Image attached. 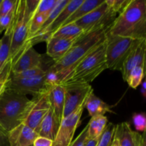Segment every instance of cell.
Returning a JSON list of instances; mask_svg holds the SVG:
<instances>
[{
  "instance_id": "cell-1",
  "label": "cell",
  "mask_w": 146,
  "mask_h": 146,
  "mask_svg": "<svg viewBox=\"0 0 146 146\" xmlns=\"http://www.w3.org/2000/svg\"><path fill=\"white\" fill-rule=\"evenodd\" d=\"M110 27L100 29L84 34L74 43L64 57L54 61L47 70L58 73L61 78V84L81 60L106 41Z\"/></svg>"
},
{
  "instance_id": "cell-2",
  "label": "cell",
  "mask_w": 146,
  "mask_h": 146,
  "mask_svg": "<svg viewBox=\"0 0 146 146\" xmlns=\"http://www.w3.org/2000/svg\"><path fill=\"white\" fill-rule=\"evenodd\" d=\"M107 34L135 40L145 39L146 0H131Z\"/></svg>"
},
{
  "instance_id": "cell-3",
  "label": "cell",
  "mask_w": 146,
  "mask_h": 146,
  "mask_svg": "<svg viewBox=\"0 0 146 146\" xmlns=\"http://www.w3.org/2000/svg\"><path fill=\"white\" fill-rule=\"evenodd\" d=\"M39 0H18L11 27L10 58L11 64L29 46L27 44L31 17L37 8Z\"/></svg>"
},
{
  "instance_id": "cell-4",
  "label": "cell",
  "mask_w": 146,
  "mask_h": 146,
  "mask_svg": "<svg viewBox=\"0 0 146 146\" xmlns=\"http://www.w3.org/2000/svg\"><path fill=\"white\" fill-rule=\"evenodd\" d=\"M31 104L26 95L5 89L0 96V125L9 133L23 123Z\"/></svg>"
},
{
  "instance_id": "cell-5",
  "label": "cell",
  "mask_w": 146,
  "mask_h": 146,
  "mask_svg": "<svg viewBox=\"0 0 146 146\" xmlns=\"http://www.w3.org/2000/svg\"><path fill=\"white\" fill-rule=\"evenodd\" d=\"M107 68L105 41L81 60L64 78L61 85L75 84H90V83L92 82Z\"/></svg>"
},
{
  "instance_id": "cell-6",
  "label": "cell",
  "mask_w": 146,
  "mask_h": 146,
  "mask_svg": "<svg viewBox=\"0 0 146 146\" xmlns=\"http://www.w3.org/2000/svg\"><path fill=\"white\" fill-rule=\"evenodd\" d=\"M141 41L107 34L106 59L108 69L121 71L130 53Z\"/></svg>"
},
{
  "instance_id": "cell-7",
  "label": "cell",
  "mask_w": 146,
  "mask_h": 146,
  "mask_svg": "<svg viewBox=\"0 0 146 146\" xmlns=\"http://www.w3.org/2000/svg\"><path fill=\"white\" fill-rule=\"evenodd\" d=\"M117 17V14L106 3V1L75 24L84 29L85 34L111 27Z\"/></svg>"
},
{
  "instance_id": "cell-8",
  "label": "cell",
  "mask_w": 146,
  "mask_h": 146,
  "mask_svg": "<svg viewBox=\"0 0 146 146\" xmlns=\"http://www.w3.org/2000/svg\"><path fill=\"white\" fill-rule=\"evenodd\" d=\"M65 90L63 118L74 112L87 100L91 92L92 87L88 84H64L62 85Z\"/></svg>"
},
{
  "instance_id": "cell-9",
  "label": "cell",
  "mask_w": 146,
  "mask_h": 146,
  "mask_svg": "<svg viewBox=\"0 0 146 146\" xmlns=\"http://www.w3.org/2000/svg\"><path fill=\"white\" fill-rule=\"evenodd\" d=\"M49 86L47 85L45 75L31 78H15L10 76L7 81L6 89L19 94H31L34 97L48 91Z\"/></svg>"
},
{
  "instance_id": "cell-10",
  "label": "cell",
  "mask_w": 146,
  "mask_h": 146,
  "mask_svg": "<svg viewBox=\"0 0 146 146\" xmlns=\"http://www.w3.org/2000/svg\"><path fill=\"white\" fill-rule=\"evenodd\" d=\"M86 101L70 115L63 118L53 145H70L73 141V137L76 130L78 126L83 111L85 108Z\"/></svg>"
},
{
  "instance_id": "cell-11",
  "label": "cell",
  "mask_w": 146,
  "mask_h": 146,
  "mask_svg": "<svg viewBox=\"0 0 146 146\" xmlns=\"http://www.w3.org/2000/svg\"><path fill=\"white\" fill-rule=\"evenodd\" d=\"M84 0H70L66 6L63 9L62 11L59 13L56 19L52 22V24L47 27L42 32L36 34L34 36L31 37L28 41V45L34 46L41 41H46L50 36L55 32L56 30L61 28L64 25L66 21L73 14V13L80 7L83 3Z\"/></svg>"
},
{
  "instance_id": "cell-12",
  "label": "cell",
  "mask_w": 146,
  "mask_h": 146,
  "mask_svg": "<svg viewBox=\"0 0 146 146\" xmlns=\"http://www.w3.org/2000/svg\"><path fill=\"white\" fill-rule=\"evenodd\" d=\"M48 91L32 99L30 109L23 123L27 125L38 133L40 125L44 117L51 108L48 97Z\"/></svg>"
},
{
  "instance_id": "cell-13",
  "label": "cell",
  "mask_w": 146,
  "mask_h": 146,
  "mask_svg": "<svg viewBox=\"0 0 146 146\" xmlns=\"http://www.w3.org/2000/svg\"><path fill=\"white\" fill-rule=\"evenodd\" d=\"M42 56L32 46H29L11 64V73L16 74L42 67Z\"/></svg>"
},
{
  "instance_id": "cell-14",
  "label": "cell",
  "mask_w": 146,
  "mask_h": 146,
  "mask_svg": "<svg viewBox=\"0 0 146 146\" xmlns=\"http://www.w3.org/2000/svg\"><path fill=\"white\" fill-rule=\"evenodd\" d=\"M146 61V38L143 39L132 50L124 62L121 72L124 81L129 74L130 71L137 66L145 68Z\"/></svg>"
},
{
  "instance_id": "cell-15",
  "label": "cell",
  "mask_w": 146,
  "mask_h": 146,
  "mask_svg": "<svg viewBox=\"0 0 146 146\" xmlns=\"http://www.w3.org/2000/svg\"><path fill=\"white\" fill-rule=\"evenodd\" d=\"M11 24L9 28L5 31L3 37L0 39V78L2 79H8L11 74V60L10 58V46L12 34Z\"/></svg>"
},
{
  "instance_id": "cell-16",
  "label": "cell",
  "mask_w": 146,
  "mask_h": 146,
  "mask_svg": "<svg viewBox=\"0 0 146 146\" xmlns=\"http://www.w3.org/2000/svg\"><path fill=\"white\" fill-rule=\"evenodd\" d=\"M38 136L35 131L21 123L8 133V141L10 146H29Z\"/></svg>"
},
{
  "instance_id": "cell-17",
  "label": "cell",
  "mask_w": 146,
  "mask_h": 146,
  "mask_svg": "<svg viewBox=\"0 0 146 146\" xmlns=\"http://www.w3.org/2000/svg\"><path fill=\"white\" fill-rule=\"evenodd\" d=\"M77 40L50 37L46 41V54L54 61L64 57Z\"/></svg>"
},
{
  "instance_id": "cell-18",
  "label": "cell",
  "mask_w": 146,
  "mask_h": 146,
  "mask_svg": "<svg viewBox=\"0 0 146 146\" xmlns=\"http://www.w3.org/2000/svg\"><path fill=\"white\" fill-rule=\"evenodd\" d=\"M113 138L118 141L120 146H140L141 135L133 131L128 122H123L115 125Z\"/></svg>"
},
{
  "instance_id": "cell-19",
  "label": "cell",
  "mask_w": 146,
  "mask_h": 146,
  "mask_svg": "<svg viewBox=\"0 0 146 146\" xmlns=\"http://www.w3.org/2000/svg\"><path fill=\"white\" fill-rule=\"evenodd\" d=\"M48 97L51 108L61 123L63 119L65 101V90L64 86L61 84L50 86L48 91Z\"/></svg>"
},
{
  "instance_id": "cell-20",
  "label": "cell",
  "mask_w": 146,
  "mask_h": 146,
  "mask_svg": "<svg viewBox=\"0 0 146 146\" xmlns=\"http://www.w3.org/2000/svg\"><path fill=\"white\" fill-rule=\"evenodd\" d=\"M60 123L54 115L52 109L50 108L44 117L38 129V136L44 137L54 141L58 133Z\"/></svg>"
},
{
  "instance_id": "cell-21",
  "label": "cell",
  "mask_w": 146,
  "mask_h": 146,
  "mask_svg": "<svg viewBox=\"0 0 146 146\" xmlns=\"http://www.w3.org/2000/svg\"><path fill=\"white\" fill-rule=\"evenodd\" d=\"M85 108H86L91 118L97 115H104L107 112H112L111 106L94 94L91 93L86 101Z\"/></svg>"
},
{
  "instance_id": "cell-22",
  "label": "cell",
  "mask_w": 146,
  "mask_h": 146,
  "mask_svg": "<svg viewBox=\"0 0 146 146\" xmlns=\"http://www.w3.org/2000/svg\"><path fill=\"white\" fill-rule=\"evenodd\" d=\"M85 31L82 28L76 24L75 23L66 24V25L62 26L61 28L53 33L50 37L53 38H66V39H74L78 40L81 36L84 35Z\"/></svg>"
},
{
  "instance_id": "cell-23",
  "label": "cell",
  "mask_w": 146,
  "mask_h": 146,
  "mask_svg": "<svg viewBox=\"0 0 146 146\" xmlns=\"http://www.w3.org/2000/svg\"><path fill=\"white\" fill-rule=\"evenodd\" d=\"M105 0H84L80 7L73 13L72 15L66 21L64 25L75 23L78 20L81 19L91 11L95 9L100 4H102Z\"/></svg>"
},
{
  "instance_id": "cell-24",
  "label": "cell",
  "mask_w": 146,
  "mask_h": 146,
  "mask_svg": "<svg viewBox=\"0 0 146 146\" xmlns=\"http://www.w3.org/2000/svg\"><path fill=\"white\" fill-rule=\"evenodd\" d=\"M108 124V118L105 115L92 117L88 123L87 137L88 139L99 138Z\"/></svg>"
},
{
  "instance_id": "cell-25",
  "label": "cell",
  "mask_w": 146,
  "mask_h": 146,
  "mask_svg": "<svg viewBox=\"0 0 146 146\" xmlns=\"http://www.w3.org/2000/svg\"><path fill=\"white\" fill-rule=\"evenodd\" d=\"M144 68L143 67L137 66L133 68L130 71L128 77L126 78V82L130 87L133 88H136L144 78Z\"/></svg>"
},
{
  "instance_id": "cell-26",
  "label": "cell",
  "mask_w": 146,
  "mask_h": 146,
  "mask_svg": "<svg viewBox=\"0 0 146 146\" xmlns=\"http://www.w3.org/2000/svg\"><path fill=\"white\" fill-rule=\"evenodd\" d=\"M48 16V15H45V14L34 13L30 21L28 41L41 29Z\"/></svg>"
},
{
  "instance_id": "cell-27",
  "label": "cell",
  "mask_w": 146,
  "mask_h": 146,
  "mask_svg": "<svg viewBox=\"0 0 146 146\" xmlns=\"http://www.w3.org/2000/svg\"><path fill=\"white\" fill-rule=\"evenodd\" d=\"M115 131V125L112 123L107 124L105 130L99 138L97 146H110L113 140L114 133Z\"/></svg>"
},
{
  "instance_id": "cell-28",
  "label": "cell",
  "mask_w": 146,
  "mask_h": 146,
  "mask_svg": "<svg viewBox=\"0 0 146 146\" xmlns=\"http://www.w3.org/2000/svg\"><path fill=\"white\" fill-rule=\"evenodd\" d=\"M46 74V70L43 67L34 68V69L27 70L22 72L16 73V74H10V76L15 78H31L35 77L41 76Z\"/></svg>"
},
{
  "instance_id": "cell-29",
  "label": "cell",
  "mask_w": 146,
  "mask_h": 146,
  "mask_svg": "<svg viewBox=\"0 0 146 146\" xmlns=\"http://www.w3.org/2000/svg\"><path fill=\"white\" fill-rule=\"evenodd\" d=\"M58 0H39L37 8L34 13L48 15L56 5Z\"/></svg>"
},
{
  "instance_id": "cell-30",
  "label": "cell",
  "mask_w": 146,
  "mask_h": 146,
  "mask_svg": "<svg viewBox=\"0 0 146 146\" xmlns=\"http://www.w3.org/2000/svg\"><path fill=\"white\" fill-rule=\"evenodd\" d=\"M106 3L115 11L120 14L130 3L131 0H105Z\"/></svg>"
},
{
  "instance_id": "cell-31",
  "label": "cell",
  "mask_w": 146,
  "mask_h": 146,
  "mask_svg": "<svg viewBox=\"0 0 146 146\" xmlns=\"http://www.w3.org/2000/svg\"><path fill=\"white\" fill-rule=\"evenodd\" d=\"M18 0H2L0 5V17L8 14L16 9Z\"/></svg>"
},
{
  "instance_id": "cell-32",
  "label": "cell",
  "mask_w": 146,
  "mask_h": 146,
  "mask_svg": "<svg viewBox=\"0 0 146 146\" xmlns=\"http://www.w3.org/2000/svg\"><path fill=\"white\" fill-rule=\"evenodd\" d=\"M133 121L135 129L143 132L146 129V115L144 113H135L133 115Z\"/></svg>"
},
{
  "instance_id": "cell-33",
  "label": "cell",
  "mask_w": 146,
  "mask_h": 146,
  "mask_svg": "<svg viewBox=\"0 0 146 146\" xmlns=\"http://www.w3.org/2000/svg\"><path fill=\"white\" fill-rule=\"evenodd\" d=\"M14 14L15 10L9 14L0 17V34H1L4 31H7L9 28L14 20Z\"/></svg>"
},
{
  "instance_id": "cell-34",
  "label": "cell",
  "mask_w": 146,
  "mask_h": 146,
  "mask_svg": "<svg viewBox=\"0 0 146 146\" xmlns=\"http://www.w3.org/2000/svg\"><path fill=\"white\" fill-rule=\"evenodd\" d=\"M87 131H88V125L83 129L81 133L78 135L74 141L71 142L69 146H84L86 143L88 141V137H87Z\"/></svg>"
},
{
  "instance_id": "cell-35",
  "label": "cell",
  "mask_w": 146,
  "mask_h": 146,
  "mask_svg": "<svg viewBox=\"0 0 146 146\" xmlns=\"http://www.w3.org/2000/svg\"><path fill=\"white\" fill-rule=\"evenodd\" d=\"M54 141L44 137L38 136L34 141V146H53Z\"/></svg>"
},
{
  "instance_id": "cell-36",
  "label": "cell",
  "mask_w": 146,
  "mask_h": 146,
  "mask_svg": "<svg viewBox=\"0 0 146 146\" xmlns=\"http://www.w3.org/2000/svg\"><path fill=\"white\" fill-rule=\"evenodd\" d=\"M0 146H10L8 141V133L0 125Z\"/></svg>"
},
{
  "instance_id": "cell-37",
  "label": "cell",
  "mask_w": 146,
  "mask_h": 146,
  "mask_svg": "<svg viewBox=\"0 0 146 146\" xmlns=\"http://www.w3.org/2000/svg\"><path fill=\"white\" fill-rule=\"evenodd\" d=\"M7 81H8V79H2V78H0V96L2 95V94L5 91Z\"/></svg>"
},
{
  "instance_id": "cell-38",
  "label": "cell",
  "mask_w": 146,
  "mask_h": 146,
  "mask_svg": "<svg viewBox=\"0 0 146 146\" xmlns=\"http://www.w3.org/2000/svg\"><path fill=\"white\" fill-rule=\"evenodd\" d=\"M99 138H94V139H88L84 146H97L98 141H99Z\"/></svg>"
},
{
  "instance_id": "cell-39",
  "label": "cell",
  "mask_w": 146,
  "mask_h": 146,
  "mask_svg": "<svg viewBox=\"0 0 146 146\" xmlns=\"http://www.w3.org/2000/svg\"><path fill=\"white\" fill-rule=\"evenodd\" d=\"M140 146H146V129L143 132V134L141 135V145H140Z\"/></svg>"
},
{
  "instance_id": "cell-40",
  "label": "cell",
  "mask_w": 146,
  "mask_h": 146,
  "mask_svg": "<svg viewBox=\"0 0 146 146\" xmlns=\"http://www.w3.org/2000/svg\"><path fill=\"white\" fill-rule=\"evenodd\" d=\"M110 146H120L119 143H118V141L116 139V138H113V140L112 143H111V145Z\"/></svg>"
},
{
  "instance_id": "cell-41",
  "label": "cell",
  "mask_w": 146,
  "mask_h": 146,
  "mask_svg": "<svg viewBox=\"0 0 146 146\" xmlns=\"http://www.w3.org/2000/svg\"><path fill=\"white\" fill-rule=\"evenodd\" d=\"M144 74H145V76H144V78H146V61H145V68H144Z\"/></svg>"
},
{
  "instance_id": "cell-42",
  "label": "cell",
  "mask_w": 146,
  "mask_h": 146,
  "mask_svg": "<svg viewBox=\"0 0 146 146\" xmlns=\"http://www.w3.org/2000/svg\"><path fill=\"white\" fill-rule=\"evenodd\" d=\"M1 1H2V0H0V5H1Z\"/></svg>"
},
{
  "instance_id": "cell-43",
  "label": "cell",
  "mask_w": 146,
  "mask_h": 146,
  "mask_svg": "<svg viewBox=\"0 0 146 146\" xmlns=\"http://www.w3.org/2000/svg\"><path fill=\"white\" fill-rule=\"evenodd\" d=\"M29 146H34L33 145H29Z\"/></svg>"
},
{
  "instance_id": "cell-44",
  "label": "cell",
  "mask_w": 146,
  "mask_h": 146,
  "mask_svg": "<svg viewBox=\"0 0 146 146\" xmlns=\"http://www.w3.org/2000/svg\"><path fill=\"white\" fill-rule=\"evenodd\" d=\"M0 44H1V41H0Z\"/></svg>"
}]
</instances>
